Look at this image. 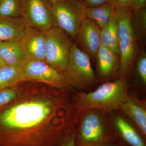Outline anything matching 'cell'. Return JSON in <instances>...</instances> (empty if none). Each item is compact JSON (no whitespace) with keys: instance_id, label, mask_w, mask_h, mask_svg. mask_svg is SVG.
I'll return each instance as SVG.
<instances>
[{"instance_id":"obj_1","label":"cell","mask_w":146,"mask_h":146,"mask_svg":"<svg viewBox=\"0 0 146 146\" xmlns=\"http://www.w3.org/2000/svg\"><path fill=\"white\" fill-rule=\"evenodd\" d=\"M52 105L47 101L25 102L6 110L0 115V123L9 131L17 133L6 146H9L18 132L19 135L12 146H16L22 132H23L21 146H23L24 132L34 128L49 117Z\"/></svg>"},{"instance_id":"obj_2","label":"cell","mask_w":146,"mask_h":146,"mask_svg":"<svg viewBox=\"0 0 146 146\" xmlns=\"http://www.w3.org/2000/svg\"><path fill=\"white\" fill-rule=\"evenodd\" d=\"M128 96L126 82L121 78L103 84L90 93H80L78 101L82 110L98 109L109 111L119 110Z\"/></svg>"},{"instance_id":"obj_3","label":"cell","mask_w":146,"mask_h":146,"mask_svg":"<svg viewBox=\"0 0 146 146\" xmlns=\"http://www.w3.org/2000/svg\"><path fill=\"white\" fill-rule=\"evenodd\" d=\"M114 7L118 22L119 72L121 76H125L133 63L137 51V39L131 23L132 9L119 5Z\"/></svg>"},{"instance_id":"obj_4","label":"cell","mask_w":146,"mask_h":146,"mask_svg":"<svg viewBox=\"0 0 146 146\" xmlns=\"http://www.w3.org/2000/svg\"><path fill=\"white\" fill-rule=\"evenodd\" d=\"M51 6L54 26L60 28L72 38H76L87 18V7L82 0H60L51 3Z\"/></svg>"},{"instance_id":"obj_5","label":"cell","mask_w":146,"mask_h":146,"mask_svg":"<svg viewBox=\"0 0 146 146\" xmlns=\"http://www.w3.org/2000/svg\"><path fill=\"white\" fill-rule=\"evenodd\" d=\"M45 62L64 72L68 65L73 44L70 36L60 28L53 26L45 32Z\"/></svg>"},{"instance_id":"obj_6","label":"cell","mask_w":146,"mask_h":146,"mask_svg":"<svg viewBox=\"0 0 146 146\" xmlns=\"http://www.w3.org/2000/svg\"><path fill=\"white\" fill-rule=\"evenodd\" d=\"M64 74L69 84L84 88L93 83L95 73L90 56L73 44Z\"/></svg>"},{"instance_id":"obj_7","label":"cell","mask_w":146,"mask_h":146,"mask_svg":"<svg viewBox=\"0 0 146 146\" xmlns=\"http://www.w3.org/2000/svg\"><path fill=\"white\" fill-rule=\"evenodd\" d=\"M23 17L29 26L45 32L54 26L48 0H20Z\"/></svg>"},{"instance_id":"obj_8","label":"cell","mask_w":146,"mask_h":146,"mask_svg":"<svg viewBox=\"0 0 146 146\" xmlns=\"http://www.w3.org/2000/svg\"><path fill=\"white\" fill-rule=\"evenodd\" d=\"M23 71L27 80L41 82L59 88H66L69 84L64 73L45 61H28Z\"/></svg>"},{"instance_id":"obj_9","label":"cell","mask_w":146,"mask_h":146,"mask_svg":"<svg viewBox=\"0 0 146 146\" xmlns=\"http://www.w3.org/2000/svg\"><path fill=\"white\" fill-rule=\"evenodd\" d=\"M18 42L28 61H45V32L27 25L18 39Z\"/></svg>"},{"instance_id":"obj_10","label":"cell","mask_w":146,"mask_h":146,"mask_svg":"<svg viewBox=\"0 0 146 146\" xmlns=\"http://www.w3.org/2000/svg\"><path fill=\"white\" fill-rule=\"evenodd\" d=\"M104 121L99 114L89 111L84 114L80 130L82 142L86 145L98 143L104 139Z\"/></svg>"},{"instance_id":"obj_11","label":"cell","mask_w":146,"mask_h":146,"mask_svg":"<svg viewBox=\"0 0 146 146\" xmlns=\"http://www.w3.org/2000/svg\"><path fill=\"white\" fill-rule=\"evenodd\" d=\"M100 31L94 21L87 18L82 24L76 37L84 51L94 58L96 57L101 46Z\"/></svg>"},{"instance_id":"obj_12","label":"cell","mask_w":146,"mask_h":146,"mask_svg":"<svg viewBox=\"0 0 146 146\" xmlns=\"http://www.w3.org/2000/svg\"><path fill=\"white\" fill-rule=\"evenodd\" d=\"M0 56L6 65L22 70L28 62L18 40L0 42Z\"/></svg>"},{"instance_id":"obj_13","label":"cell","mask_w":146,"mask_h":146,"mask_svg":"<svg viewBox=\"0 0 146 146\" xmlns=\"http://www.w3.org/2000/svg\"><path fill=\"white\" fill-rule=\"evenodd\" d=\"M27 25L23 17L6 18L0 16V42L18 40Z\"/></svg>"},{"instance_id":"obj_14","label":"cell","mask_w":146,"mask_h":146,"mask_svg":"<svg viewBox=\"0 0 146 146\" xmlns=\"http://www.w3.org/2000/svg\"><path fill=\"white\" fill-rule=\"evenodd\" d=\"M119 110L129 117L142 133L146 135V110L140 102L128 96Z\"/></svg>"},{"instance_id":"obj_15","label":"cell","mask_w":146,"mask_h":146,"mask_svg":"<svg viewBox=\"0 0 146 146\" xmlns=\"http://www.w3.org/2000/svg\"><path fill=\"white\" fill-rule=\"evenodd\" d=\"M101 45L119 55L118 43V22L115 9L109 22L100 31Z\"/></svg>"},{"instance_id":"obj_16","label":"cell","mask_w":146,"mask_h":146,"mask_svg":"<svg viewBox=\"0 0 146 146\" xmlns=\"http://www.w3.org/2000/svg\"><path fill=\"white\" fill-rule=\"evenodd\" d=\"M118 54L101 45L96 56L98 67L102 77H108L115 72L118 64Z\"/></svg>"},{"instance_id":"obj_17","label":"cell","mask_w":146,"mask_h":146,"mask_svg":"<svg viewBox=\"0 0 146 146\" xmlns=\"http://www.w3.org/2000/svg\"><path fill=\"white\" fill-rule=\"evenodd\" d=\"M115 121L119 132L128 143L132 146H145L138 132L126 120L117 117L115 118Z\"/></svg>"},{"instance_id":"obj_18","label":"cell","mask_w":146,"mask_h":146,"mask_svg":"<svg viewBox=\"0 0 146 146\" xmlns=\"http://www.w3.org/2000/svg\"><path fill=\"white\" fill-rule=\"evenodd\" d=\"M113 9L114 5L111 2L96 7H87V18L94 21L101 29L109 22Z\"/></svg>"},{"instance_id":"obj_19","label":"cell","mask_w":146,"mask_h":146,"mask_svg":"<svg viewBox=\"0 0 146 146\" xmlns=\"http://www.w3.org/2000/svg\"><path fill=\"white\" fill-rule=\"evenodd\" d=\"M25 80H27L22 69L7 65L0 69V90Z\"/></svg>"},{"instance_id":"obj_20","label":"cell","mask_w":146,"mask_h":146,"mask_svg":"<svg viewBox=\"0 0 146 146\" xmlns=\"http://www.w3.org/2000/svg\"><path fill=\"white\" fill-rule=\"evenodd\" d=\"M132 12L131 23L136 39L145 38L146 30L145 8L133 9Z\"/></svg>"},{"instance_id":"obj_21","label":"cell","mask_w":146,"mask_h":146,"mask_svg":"<svg viewBox=\"0 0 146 146\" xmlns=\"http://www.w3.org/2000/svg\"><path fill=\"white\" fill-rule=\"evenodd\" d=\"M0 16L6 18L23 17L20 0H0Z\"/></svg>"},{"instance_id":"obj_22","label":"cell","mask_w":146,"mask_h":146,"mask_svg":"<svg viewBox=\"0 0 146 146\" xmlns=\"http://www.w3.org/2000/svg\"><path fill=\"white\" fill-rule=\"evenodd\" d=\"M138 76L144 84L146 83V54L145 52L141 53L138 58L137 64Z\"/></svg>"},{"instance_id":"obj_23","label":"cell","mask_w":146,"mask_h":146,"mask_svg":"<svg viewBox=\"0 0 146 146\" xmlns=\"http://www.w3.org/2000/svg\"><path fill=\"white\" fill-rule=\"evenodd\" d=\"M17 93L13 89H7L0 91V107L15 99Z\"/></svg>"},{"instance_id":"obj_24","label":"cell","mask_w":146,"mask_h":146,"mask_svg":"<svg viewBox=\"0 0 146 146\" xmlns=\"http://www.w3.org/2000/svg\"><path fill=\"white\" fill-rule=\"evenodd\" d=\"M86 7H96L110 2L111 0H82Z\"/></svg>"},{"instance_id":"obj_25","label":"cell","mask_w":146,"mask_h":146,"mask_svg":"<svg viewBox=\"0 0 146 146\" xmlns=\"http://www.w3.org/2000/svg\"><path fill=\"white\" fill-rule=\"evenodd\" d=\"M131 8L133 9L145 8L146 0H129Z\"/></svg>"},{"instance_id":"obj_26","label":"cell","mask_w":146,"mask_h":146,"mask_svg":"<svg viewBox=\"0 0 146 146\" xmlns=\"http://www.w3.org/2000/svg\"><path fill=\"white\" fill-rule=\"evenodd\" d=\"M60 146H76L74 137L73 136H68L64 139Z\"/></svg>"},{"instance_id":"obj_27","label":"cell","mask_w":146,"mask_h":146,"mask_svg":"<svg viewBox=\"0 0 146 146\" xmlns=\"http://www.w3.org/2000/svg\"><path fill=\"white\" fill-rule=\"evenodd\" d=\"M110 2L114 5L131 7L129 0H111Z\"/></svg>"},{"instance_id":"obj_28","label":"cell","mask_w":146,"mask_h":146,"mask_svg":"<svg viewBox=\"0 0 146 146\" xmlns=\"http://www.w3.org/2000/svg\"><path fill=\"white\" fill-rule=\"evenodd\" d=\"M5 65V63L4 61H3L2 59L1 58L0 56V69L2 68L3 67H4Z\"/></svg>"},{"instance_id":"obj_29","label":"cell","mask_w":146,"mask_h":146,"mask_svg":"<svg viewBox=\"0 0 146 146\" xmlns=\"http://www.w3.org/2000/svg\"><path fill=\"white\" fill-rule=\"evenodd\" d=\"M48 1H49L51 3L54 2L56 1H60V0H48Z\"/></svg>"},{"instance_id":"obj_30","label":"cell","mask_w":146,"mask_h":146,"mask_svg":"<svg viewBox=\"0 0 146 146\" xmlns=\"http://www.w3.org/2000/svg\"></svg>"}]
</instances>
